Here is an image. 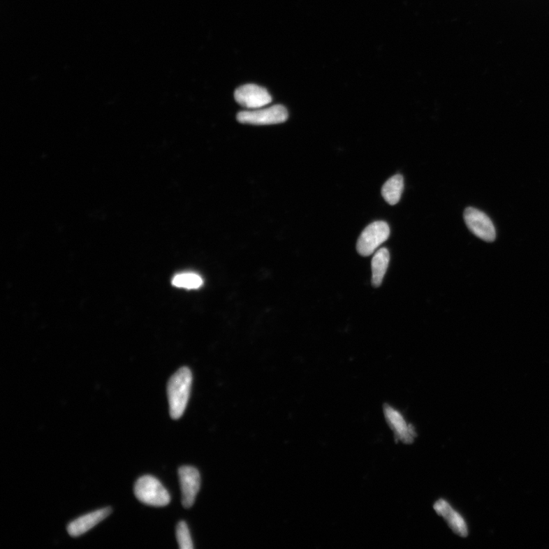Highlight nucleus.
Listing matches in <instances>:
<instances>
[{
	"label": "nucleus",
	"instance_id": "f257e3e1",
	"mask_svg": "<svg viewBox=\"0 0 549 549\" xmlns=\"http://www.w3.org/2000/svg\"><path fill=\"white\" fill-rule=\"evenodd\" d=\"M193 375L187 367L179 369L170 378L168 385V395L171 418L177 420L184 413L189 399Z\"/></svg>",
	"mask_w": 549,
	"mask_h": 549
},
{
	"label": "nucleus",
	"instance_id": "f03ea898",
	"mask_svg": "<svg viewBox=\"0 0 549 549\" xmlns=\"http://www.w3.org/2000/svg\"><path fill=\"white\" fill-rule=\"evenodd\" d=\"M135 494L140 502L153 506H164L170 502V496L159 481L152 476L140 478L135 485Z\"/></svg>",
	"mask_w": 549,
	"mask_h": 549
},
{
	"label": "nucleus",
	"instance_id": "7ed1b4c3",
	"mask_svg": "<svg viewBox=\"0 0 549 549\" xmlns=\"http://www.w3.org/2000/svg\"><path fill=\"white\" fill-rule=\"evenodd\" d=\"M389 235L390 228L386 222L379 221L370 224L364 229L357 241L358 253L363 256L372 255L386 242Z\"/></svg>",
	"mask_w": 549,
	"mask_h": 549
},
{
	"label": "nucleus",
	"instance_id": "20e7f679",
	"mask_svg": "<svg viewBox=\"0 0 549 549\" xmlns=\"http://www.w3.org/2000/svg\"><path fill=\"white\" fill-rule=\"evenodd\" d=\"M288 118L286 108L276 105L265 109L244 111L238 113L237 120L240 123L254 124V126H268L285 122Z\"/></svg>",
	"mask_w": 549,
	"mask_h": 549
},
{
	"label": "nucleus",
	"instance_id": "39448f33",
	"mask_svg": "<svg viewBox=\"0 0 549 549\" xmlns=\"http://www.w3.org/2000/svg\"><path fill=\"white\" fill-rule=\"evenodd\" d=\"M385 419L393 430L396 442L412 444L418 437L417 432L411 423H407L403 414L393 407L385 404L383 406Z\"/></svg>",
	"mask_w": 549,
	"mask_h": 549
},
{
	"label": "nucleus",
	"instance_id": "423d86ee",
	"mask_svg": "<svg viewBox=\"0 0 549 549\" xmlns=\"http://www.w3.org/2000/svg\"><path fill=\"white\" fill-rule=\"evenodd\" d=\"M465 224L474 235L486 242H493L496 238L494 224L484 212L474 207H468L464 212Z\"/></svg>",
	"mask_w": 549,
	"mask_h": 549
},
{
	"label": "nucleus",
	"instance_id": "0eeeda50",
	"mask_svg": "<svg viewBox=\"0 0 549 549\" xmlns=\"http://www.w3.org/2000/svg\"><path fill=\"white\" fill-rule=\"evenodd\" d=\"M236 101L248 110L261 109L272 102V96L265 88L255 85H246L236 89Z\"/></svg>",
	"mask_w": 549,
	"mask_h": 549
},
{
	"label": "nucleus",
	"instance_id": "6e6552de",
	"mask_svg": "<svg viewBox=\"0 0 549 549\" xmlns=\"http://www.w3.org/2000/svg\"><path fill=\"white\" fill-rule=\"evenodd\" d=\"M179 477L182 490V504L186 508H190L194 504L196 495L200 489V474L194 467H183L179 469Z\"/></svg>",
	"mask_w": 549,
	"mask_h": 549
},
{
	"label": "nucleus",
	"instance_id": "1a4fd4ad",
	"mask_svg": "<svg viewBox=\"0 0 549 549\" xmlns=\"http://www.w3.org/2000/svg\"><path fill=\"white\" fill-rule=\"evenodd\" d=\"M436 513L447 522L449 528L460 537H467L469 529L462 515L455 511L452 506L444 499H439L434 505Z\"/></svg>",
	"mask_w": 549,
	"mask_h": 549
},
{
	"label": "nucleus",
	"instance_id": "9d476101",
	"mask_svg": "<svg viewBox=\"0 0 549 549\" xmlns=\"http://www.w3.org/2000/svg\"><path fill=\"white\" fill-rule=\"evenodd\" d=\"M112 513L110 507L94 511L82 515V517L71 522L68 527V534L73 537H77L86 534L98 523L104 520Z\"/></svg>",
	"mask_w": 549,
	"mask_h": 549
},
{
	"label": "nucleus",
	"instance_id": "9b49d317",
	"mask_svg": "<svg viewBox=\"0 0 549 549\" xmlns=\"http://www.w3.org/2000/svg\"><path fill=\"white\" fill-rule=\"evenodd\" d=\"M389 261L390 254L386 248L379 249L374 255L372 261V284L374 286H381L388 270Z\"/></svg>",
	"mask_w": 549,
	"mask_h": 549
},
{
	"label": "nucleus",
	"instance_id": "f8f14e48",
	"mask_svg": "<svg viewBox=\"0 0 549 549\" xmlns=\"http://www.w3.org/2000/svg\"><path fill=\"white\" fill-rule=\"evenodd\" d=\"M404 189V178L402 175H395L390 177L382 186L381 195L390 205H395L400 201Z\"/></svg>",
	"mask_w": 549,
	"mask_h": 549
},
{
	"label": "nucleus",
	"instance_id": "ddd939ff",
	"mask_svg": "<svg viewBox=\"0 0 549 549\" xmlns=\"http://www.w3.org/2000/svg\"><path fill=\"white\" fill-rule=\"evenodd\" d=\"M172 284L177 288L197 289L203 285V279L195 272H182L173 278Z\"/></svg>",
	"mask_w": 549,
	"mask_h": 549
},
{
	"label": "nucleus",
	"instance_id": "4468645a",
	"mask_svg": "<svg viewBox=\"0 0 549 549\" xmlns=\"http://www.w3.org/2000/svg\"><path fill=\"white\" fill-rule=\"evenodd\" d=\"M177 539L181 549H193V543L185 522H180L177 527Z\"/></svg>",
	"mask_w": 549,
	"mask_h": 549
}]
</instances>
